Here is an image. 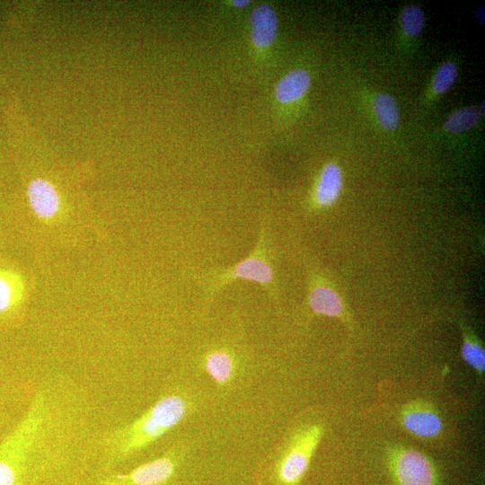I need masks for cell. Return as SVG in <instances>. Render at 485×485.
<instances>
[{"instance_id": "obj_4", "label": "cell", "mask_w": 485, "mask_h": 485, "mask_svg": "<svg viewBox=\"0 0 485 485\" xmlns=\"http://www.w3.org/2000/svg\"><path fill=\"white\" fill-rule=\"evenodd\" d=\"M184 454L181 446L174 445L128 472L101 475L98 482L100 485H173Z\"/></svg>"}, {"instance_id": "obj_16", "label": "cell", "mask_w": 485, "mask_h": 485, "mask_svg": "<svg viewBox=\"0 0 485 485\" xmlns=\"http://www.w3.org/2000/svg\"><path fill=\"white\" fill-rule=\"evenodd\" d=\"M400 25L409 37L419 36L424 29L425 14L417 4L406 5L400 14Z\"/></svg>"}, {"instance_id": "obj_18", "label": "cell", "mask_w": 485, "mask_h": 485, "mask_svg": "<svg viewBox=\"0 0 485 485\" xmlns=\"http://www.w3.org/2000/svg\"><path fill=\"white\" fill-rule=\"evenodd\" d=\"M462 356L464 361L477 372L483 373L485 368V352L482 346L473 338L464 336L462 346Z\"/></svg>"}, {"instance_id": "obj_10", "label": "cell", "mask_w": 485, "mask_h": 485, "mask_svg": "<svg viewBox=\"0 0 485 485\" xmlns=\"http://www.w3.org/2000/svg\"><path fill=\"white\" fill-rule=\"evenodd\" d=\"M402 424L408 431L424 438L434 437L442 429L439 416L431 409L420 405L410 407L403 411Z\"/></svg>"}, {"instance_id": "obj_7", "label": "cell", "mask_w": 485, "mask_h": 485, "mask_svg": "<svg viewBox=\"0 0 485 485\" xmlns=\"http://www.w3.org/2000/svg\"><path fill=\"white\" fill-rule=\"evenodd\" d=\"M202 365L207 374L220 387H227L235 378L237 361L226 348H214L203 356Z\"/></svg>"}, {"instance_id": "obj_3", "label": "cell", "mask_w": 485, "mask_h": 485, "mask_svg": "<svg viewBox=\"0 0 485 485\" xmlns=\"http://www.w3.org/2000/svg\"><path fill=\"white\" fill-rule=\"evenodd\" d=\"M323 429L313 424L298 428L278 455L273 469L277 485H298L306 473Z\"/></svg>"}, {"instance_id": "obj_1", "label": "cell", "mask_w": 485, "mask_h": 485, "mask_svg": "<svg viewBox=\"0 0 485 485\" xmlns=\"http://www.w3.org/2000/svg\"><path fill=\"white\" fill-rule=\"evenodd\" d=\"M190 410L185 395L169 392L161 396L134 420L101 432L100 461L109 469L127 461L179 425Z\"/></svg>"}, {"instance_id": "obj_2", "label": "cell", "mask_w": 485, "mask_h": 485, "mask_svg": "<svg viewBox=\"0 0 485 485\" xmlns=\"http://www.w3.org/2000/svg\"><path fill=\"white\" fill-rule=\"evenodd\" d=\"M271 256L266 219H262L258 242L247 257L228 268L191 273L203 289L204 306H208L225 286L240 279L257 283L276 299L278 285Z\"/></svg>"}, {"instance_id": "obj_12", "label": "cell", "mask_w": 485, "mask_h": 485, "mask_svg": "<svg viewBox=\"0 0 485 485\" xmlns=\"http://www.w3.org/2000/svg\"><path fill=\"white\" fill-rule=\"evenodd\" d=\"M311 77L307 71L295 69L284 75L275 88L276 99L281 103H291L300 100L308 91Z\"/></svg>"}, {"instance_id": "obj_8", "label": "cell", "mask_w": 485, "mask_h": 485, "mask_svg": "<svg viewBox=\"0 0 485 485\" xmlns=\"http://www.w3.org/2000/svg\"><path fill=\"white\" fill-rule=\"evenodd\" d=\"M342 188V172L335 163H327L316 181L313 200L318 208H325L336 202Z\"/></svg>"}, {"instance_id": "obj_15", "label": "cell", "mask_w": 485, "mask_h": 485, "mask_svg": "<svg viewBox=\"0 0 485 485\" xmlns=\"http://www.w3.org/2000/svg\"><path fill=\"white\" fill-rule=\"evenodd\" d=\"M16 284L11 274L0 271V315L10 313L19 305L22 295Z\"/></svg>"}, {"instance_id": "obj_11", "label": "cell", "mask_w": 485, "mask_h": 485, "mask_svg": "<svg viewBox=\"0 0 485 485\" xmlns=\"http://www.w3.org/2000/svg\"><path fill=\"white\" fill-rule=\"evenodd\" d=\"M307 304L315 314L338 317L343 313V303L338 293L320 282L313 283L308 293Z\"/></svg>"}, {"instance_id": "obj_20", "label": "cell", "mask_w": 485, "mask_h": 485, "mask_svg": "<svg viewBox=\"0 0 485 485\" xmlns=\"http://www.w3.org/2000/svg\"><path fill=\"white\" fill-rule=\"evenodd\" d=\"M234 4L237 7H245L250 3L248 0H234Z\"/></svg>"}, {"instance_id": "obj_13", "label": "cell", "mask_w": 485, "mask_h": 485, "mask_svg": "<svg viewBox=\"0 0 485 485\" xmlns=\"http://www.w3.org/2000/svg\"><path fill=\"white\" fill-rule=\"evenodd\" d=\"M373 110L379 125L386 130H394L400 122L398 105L388 93H377L372 101Z\"/></svg>"}, {"instance_id": "obj_6", "label": "cell", "mask_w": 485, "mask_h": 485, "mask_svg": "<svg viewBox=\"0 0 485 485\" xmlns=\"http://www.w3.org/2000/svg\"><path fill=\"white\" fill-rule=\"evenodd\" d=\"M27 197L32 212L40 219H52L60 211L59 191L48 180L40 177L32 179L27 187Z\"/></svg>"}, {"instance_id": "obj_21", "label": "cell", "mask_w": 485, "mask_h": 485, "mask_svg": "<svg viewBox=\"0 0 485 485\" xmlns=\"http://www.w3.org/2000/svg\"><path fill=\"white\" fill-rule=\"evenodd\" d=\"M481 110H482V115L484 114V102L481 103Z\"/></svg>"}, {"instance_id": "obj_17", "label": "cell", "mask_w": 485, "mask_h": 485, "mask_svg": "<svg viewBox=\"0 0 485 485\" xmlns=\"http://www.w3.org/2000/svg\"><path fill=\"white\" fill-rule=\"evenodd\" d=\"M458 75V69L454 63L446 61L437 68L433 80L432 90L437 94L447 92L454 84Z\"/></svg>"}, {"instance_id": "obj_14", "label": "cell", "mask_w": 485, "mask_h": 485, "mask_svg": "<svg viewBox=\"0 0 485 485\" xmlns=\"http://www.w3.org/2000/svg\"><path fill=\"white\" fill-rule=\"evenodd\" d=\"M480 119V111L473 106L463 107L447 117L444 128L450 133H461L476 126Z\"/></svg>"}, {"instance_id": "obj_19", "label": "cell", "mask_w": 485, "mask_h": 485, "mask_svg": "<svg viewBox=\"0 0 485 485\" xmlns=\"http://www.w3.org/2000/svg\"><path fill=\"white\" fill-rule=\"evenodd\" d=\"M475 17L479 21L480 23L484 24V5H481L476 11H475Z\"/></svg>"}, {"instance_id": "obj_9", "label": "cell", "mask_w": 485, "mask_h": 485, "mask_svg": "<svg viewBox=\"0 0 485 485\" xmlns=\"http://www.w3.org/2000/svg\"><path fill=\"white\" fill-rule=\"evenodd\" d=\"M278 32V17L271 6L257 5L251 13V38L258 48H268L273 44Z\"/></svg>"}, {"instance_id": "obj_5", "label": "cell", "mask_w": 485, "mask_h": 485, "mask_svg": "<svg viewBox=\"0 0 485 485\" xmlns=\"http://www.w3.org/2000/svg\"><path fill=\"white\" fill-rule=\"evenodd\" d=\"M391 469L398 485H435L433 464L419 451L397 450L392 456Z\"/></svg>"}]
</instances>
